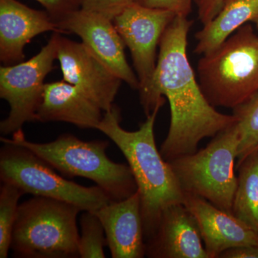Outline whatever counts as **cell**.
I'll use <instances>...</instances> for the list:
<instances>
[{
	"mask_svg": "<svg viewBox=\"0 0 258 258\" xmlns=\"http://www.w3.org/2000/svg\"><path fill=\"white\" fill-rule=\"evenodd\" d=\"M61 33L46 11L32 9L18 0H0V60L3 66L20 63L24 48L44 32Z\"/></svg>",
	"mask_w": 258,
	"mask_h": 258,
	"instance_id": "cell-14",
	"label": "cell"
},
{
	"mask_svg": "<svg viewBox=\"0 0 258 258\" xmlns=\"http://www.w3.org/2000/svg\"><path fill=\"white\" fill-rule=\"evenodd\" d=\"M0 141L30 149L64 176L94 181L111 202L121 201L138 191L129 166L107 156V141L88 142L66 134L49 143H35L25 138L22 129L13 133L12 139L1 137Z\"/></svg>",
	"mask_w": 258,
	"mask_h": 258,
	"instance_id": "cell-3",
	"label": "cell"
},
{
	"mask_svg": "<svg viewBox=\"0 0 258 258\" xmlns=\"http://www.w3.org/2000/svg\"><path fill=\"white\" fill-rule=\"evenodd\" d=\"M134 0H80L81 9L94 12L113 20Z\"/></svg>",
	"mask_w": 258,
	"mask_h": 258,
	"instance_id": "cell-22",
	"label": "cell"
},
{
	"mask_svg": "<svg viewBox=\"0 0 258 258\" xmlns=\"http://www.w3.org/2000/svg\"><path fill=\"white\" fill-rule=\"evenodd\" d=\"M3 144L0 150L2 182L15 185L24 194L72 204L83 212H96L111 202L98 186L87 187L59 175L30 149Z\"/></svg>",
	"mask_w": 258,
	"mask_h": 258,
	"instance_id": "cell-7",
	"label": "cell"
},
{
	"mask_svg": "<svg viewBox=\"0 0 258 258\" xmlns=\"http://www.w3.org/2000/svg\"><path fill=\"white\" fill-rule=\"evenodd\" d=\"M0 188V257H8L11 249L13 228L19 208V200L24 194L18 186L2 182Z\"/></svg>",
	"mask_w": 258,
	"mask_h": 258,
	"instance_id": "cell-20",
	"label": "cell"
},
{
	"mask_svg": "<svg viewBox=\"0 0 258 258\" xmlns=\"http://www.w3.org/2000/svg\"><path fill=\"white\" fill-rule=\"evenodd\" d=\"M57 23L66 15L81 8L80 0H36Z\"/></svg>",
	"mask_w": 258,
	"mask_h": 258,
	"instance_id": "cell-24",
	"label": "cell"
},
{
	"mask_svg": "<svg viewBox=\"0 0 258 258\" xmlns=\"http://www.w3.org/2000/svg\"><path fill=\"white\" fill-rule=\"evenodd\" d=\"M192 22L176 15L166 29L159 43L157 66L147 90L139 93L148 116L168 100L171 121L161 146L166 161L198 151L203 139L214 137L237 122L232 115L215 109L205 96L190 64L186 47Z\"/></svg>",
	"mask_w": 258,
	"mask_h": 258,
	"instance_id": "cell-1",
	"label": "cell"
},
{
	"mask_svg": "<svg viewBox=\"0 0 258 258\" xmlns=\"http://www.w3.org/2000/svg\"><path fill=\"white\" fill-rule=\"evenodd\" d=\"M81 209L64 202L34 196L19 205L11 249L22 258L79 257L77 217Z\"/></svg>",
	"mask_w": 258,
	"mask_h": 258,
	"instance_id": "cell-5",
	"label": "cell"
},
{
	"mask_svg": "<svg viewBox=\"0 0 258 258\" xmlns=\"http://www.w3.org/2000/svg\"><path fill=\"white\" fill-rule=\"evenodd\" d=\"M237 154L238 138L235 123L214 137L201 150L169 163L184 193L205 199L232 214L237 186L235 172Z\"/></svg>",
	"mask_w": 258,
	"mask_h": 258,
	"instance_id": "cell-6",
	"label": "cell"
},
{
	"mask_svg": "<svg viewBox=\"0 0 258 258\" xmlns=\"http://www.w3.org/2000/svg\"><path fill=\"white\" fill-rule=\"evenodd\" d=\"M57 37V32H53L46 45L30 60L0 67V97L10 108L9 115L0 123L3 135L15 133L27 122L37 121L44 81L55 69Z\"/></svg>",
	"mask_w": 258,
	"mask_h": 258,
	"instance_id": "cell-8",
	"label": "cell"
},
{
	"mask_svg": "<svg viewBox=\"0 0 258 258\" xmlns=\"http://www.w3.org/2000/svg\"><path fill=\"white\" fill-rule=\"evenodd\" d=\"M238 138L236 166L251 154L258 152V91L240 106L233 108Z\"/></svg>",
	"mask_w": 258,
	"mask_h": 258,
	"instance_id": "cell-19",
	"label": "cell"
},
{
	"mask_svg": "<svg viewBox=\"0 0 258 258\" xmlns=\"http://www.w3.org/2000/svg\"><path fill=\"white\" fill-rule=\"evenodd\" d=\"M152 258H209L198 222L183 204L166 208L153 235L145 241Z\"/></svg>",
	"mask_w": 258,
	"mask_h": 258,
	"instance_id": "cell-12",
	"label": "cell"
},
{
	"mask_svg": "<svg viewBox=\"0 0 258 258\" xmlns=\"http://www.w3.org/2000/svg\"><path fill=\"white\" fill-rule=\"evenodd\" d=\"M57 32V60L63 80L106 112L113 101L122 81L81 42L61 36Z\"/></svg>",
	"mask_w": 258,
	"mask_h": 258,
	"instance_id": "cell-10",
	"label": "cell"
},
{
	"mask_svg": "<svg viewBox=\"0 0 258 258\" xmlns=\"http://www.w3.org/2000/svg\"><path fill=\"white\" fill-rule=\"evenodd\" d=\"M249 22L258 25V0H226L218 14L195 35V53L213 50Z\"/></svg>",
	"mask_w": 258,
	"mask_h": 258,
	"instance_id": "cell-17",
	"label": "cell"
},
{
	"mask_svg": "<svg viewBox=\"0 0 258 258\" xmlns=\"http://www.w3.org/2000/svg\"><path fill=\"white\" fill-rule=\"evenodd\" d=\"M176 16L169 10L147 8L134 2L113 22L128 47L139 81V93L149 87L157 66L161 37Z\"/></svg>",
	"mask_w": 258,
	"mask_h": 258,
	"instance_id": "cell-9",
	"label": "cell"
},
{
	"mask_svg": "<svg viewBox=\"0 0 258 258\" xmlns=\"http://www.w3.org/2000/svg\"><path fill=\"white\" fill-rule=\"evenodd\" d=\"M200 87L214 107L235 108L258 91V37L246 24L198 62Z\"/></svg>",
	"mask_w": 258,
	"mask_h": 258,
	"instance_id": "cell-4",
	"label": "cell"
},
{
	"mask_svg": "<svg viewBox=\"0 0 258 258\" xmlns=\"http://www.w3.org/2000/svg\"><path fill=\"white\" fill-rule=\"evenodd\" d=\"M56 23L61 33L76 34L83 43L115 76L131 88L139 90L138 77L127 62L124 42L113 20L80 8Z\"/></svg>",
	"mask_w": 258,
	"mask_h": 258,
	"instance_id": "cell-11",
	"label": "cell"
},
{
	"mask_svg": "<svg viewBox=\"0 0 258 258\" xmlns=\"http://www.w3.org/2000/svg\"><path fill=\"white\" fill-rule=\"evenodd\" d=\"M183 205L195 216L209 258H219L232 247L258 245V234L232 214L208 200L184 193Z\"/></svg>",
	"mask_w": 258,
	"mask_h": 258,
	"instance_id": "cell-13",
	"label": "cell"
},
{
	"mask_svg": "<svg viewBox=\"0 0 258 258\" xmlns=\"http://www.w3.org/2000/svg\"><path fill=\"white\" fill-rule=\"evenodd\" d=\"M226 0H194L198 8L199 19L203 25L215 18L222 9Z\"/></svg>",
	"mask_w": 258,
	"mask_h": 258,
	"instance_id": "cell-25",
	"label": "cell"
},
{
	"mask_svg": "<svg viewBox=\"0 0 258 258\" xmlns=\"http://www.w3.org/2000/svg\"><path fill=\"white\" fill-rule=\"evenodd\" d=\"M238 169L232 213L258 234V152L251 154Z\"/></svg>",
	"mask_w": 258,
	"mask_h": 258,
	"instance_id": "cell-18",
	"label": "cell"
},
{
	"mask_svg": "<svg viewBox=\"0 0 258 258\" xmlns=\"http://www.w3.org/2000/svg\"><path fill=\"white\" fill-rule=\"evenodd\" d=\"M104 228L107 246L113 258L146 255L143 220L139 191L125 200L110 202L96 212Z\"/></svg>",
	"mask_w": 258,
	"mask_h": 258,
	"instance_id": "cell-15",
	"label": "cell"
},
{
	"mask_svg": "<svg viewBox=\"0 0 258 258\" xmlns=\"http://www.w3.org/2000/svg\"><path fill=\"white\" fill-rule=\"evenodd\" d=\"M79 250L81 258H104L106 234L99 217L95 212L84 211L81 217Z\"/></svg>",
	"mask_w": 258,
	"mask_h": 258,
	"instance_id": "cell-21",
	"label": "cell"
},
{
	"mask_svg": "<svg viewBox=\"0 0 258 258\" xmlns=\"http://www.w3.org/2000/svg\"><path fill=\"white\" fill-rule=\"evenodd\" d=\"M134 2L147 8L169 10L176 15L188 17L194 0H134Z\"/></svg>",
	"mask_w": 258,
	"mask_h": 258,
	"instance_id": "cell-23",
	"label": "cell"
},
{
	"mask_svg": "<svg viewBox=\"0 0 258 258\" xmlns=\"http://www.w3.org/2000/svg\"><path fill=\"white\" fill-rule=\"evenodd\" d=\"M158 106L135 132L120 126V110L113 105L105 112L97 129L111 139L121 151L137 183L141 200L144 239L154 233L161 214L166 208L183 204L184 192L171 164L158 150L154 124Z\"/></svg>",
	"mask_w": 258,
	"mask_h": 258,
	"instance_id": "cell-2",
	"label": "cell"
},
{
	"mask_svg": "<svg viewBox=\"0 0 258 258\" xmlns=\"http://www.w3.org/2000/svg\"><path fill=\"white\" fill-rule=\"evenodd\" d=\"M219 258H258V245L232 247L222 252Z\"/></svg>",
	"mask_w": 258,
	"mask_h": 258,
	"instance_id": "cell-26",
	"label": "cell"
},
{
	"mask_svg": "<svg viewBox=\"0 0 258 258\" xmlns=\"http://www.w3.org/2000/svg\"><path fill=\"white\" fill-rule=\"evenodd\" d=\"M103 110L76 86L62 81L45 83L37 121L66 122L82 129H97Z\"/></svg>",
	"mask_w": 258,
	"mask_h": 258,
	"instance_id": "cell-16",
	"label": "cell"
}]
</instances>
